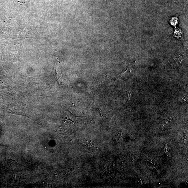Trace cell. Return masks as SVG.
Returning a JSON list of instances; mask_svg holds the SVG:
<instances>
[{
  "label": "cell",
  "mask_w": 188,
  "mask_h": 188,
  "mask_svg": "<svg viewBox=\"0 0 188 188\" xmlns=\"http://www.w3.org/2000/svg\"><path fill=\"white\" fill-rule=\"evenodd\" d=\"M54 74L55 78L60 84L63 82V77L62 76L61 69L59 66V63L58 58L55 60L54 69Z\"/></svg>",
  "instance_id": "cell-1"
}]
</instances>
